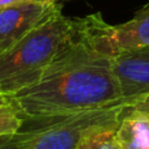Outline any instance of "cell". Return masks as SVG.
I'll list each match as a JSON object with an SVG mask.
<instances>
[{
  "label": "cell",
  "instance_id": "1",
  "mask_svg": "<svg viewBox=\"0 0 149 149\" xmlns=\"http://www.w3.org/2000/svg\"><path fill=\"white\" fill-rule=\"evenodd\" d=\"M9 97L22 118L67 116L123 103L111 56L93 49L88 31L52 63L39 81Z\"/></svg>",
  "mask_w": 149,
  "mask_h": 149
},
{
  "label": "cell",
  "instance_id": "2",
  "mask_svg": "<svg viewBox=\"0 0 149 149\" xmlns=\"http://www.w3.org/2000/svg\"><path fill=\"white\" fill-rule=\"evenodd\" d=\"M88 26V16L59 13L0 54V95H12L39 81L58 58L86 36Z\"/></svg>",
  "mask_w": 149,
  "mask_h": 149
},
{
  "label": "cell",
  "instance_id": "3",
  "mask_svg": "<svg viewBox=\"0 0 149 149\" xmlns=\"http://www.w3.org/2000/svg\"><path fill=\"white\" fill-rule=\"evenodd\" d=\"M126 109L127 105L119 103L67 116L47 118L31 149H77L93 132L118 126Z\"/></svg>",
  "mask_w": 149,
  "mask_h": 149
},
{
  "label": "cell",
  "instance_id": "4",
  "mask_svg": "<svg viewBox=\"0 0 149 149\" xmlns=\"http://www.w3.org/2000/svg\"><path fill=\"white\" fill-rule=\"evenodd\" d=\"M88 41L93 49L107 56L124 50L149 46V1L130 21L109 25L101 13L89 15Z\"/></svg>",
  "mask_w": 149,
  "mask_h": 149
},
{
  "label": "cell",
  "instance_id": "5",
  "mask_svg": "<svg viewBox=\"0 0 149 149\" xmlns=\"http://www.w3.org/2000/svg\"><path fill=\"white\" fill-rule=\"evenodd\" d=\"M111 65L127 107L149 94V46L118 52L111 56Z\"/></svg>",
  "mask_w": 149,
  "mask_h": 149
},
{
  "label": "cell",
  "instance_id": "6",
  "mask_svg": "<svg viewBox=\"0 0 149 149\" xmlns=\"http://www.w3.org/2000/svg\"><path fill=\"white\" fill-rule=\"evenodd\" d=\"M59 13H62V4H21L1 8L0 54Z\"/></svg>",
  "mask_w": 149,
  "mask_h": 149
},
{
  "label": "cell",
  "instance_id": "7",
  "mask_svg": "<svg viewBox=\"0 0 149 149\" xmlns=\"http://www.w3.org/2000/svg\"><path fill=\"white\" fill-rule=\"evenodd\" d=\"M116 137L123 149H148L149 118L126 109L116 128Z\"/></svg>",
  "mask_w": 149,
  "mask_h": 149
},
{
  "label": "cell",
  "instance_id": "8",
  "mask_svg": "<svg viewBox=\"0 0 149 149\" xmlns=\"http://www.w3.org/2000/svg\"><path fill=\"white\" fill-rule=\"evenodd\" d=\"M47 118H24L17 132L0 136V149H31Z\"/></svg>",
  "mask_w": 149,
  "mask_h": 149
},
{
  "label": "cell",
  "instance_id": "9",
  "mask_svg": "<svg viewBox=\"0 0 149 149\" xmlns=\"http://www.w3.org/2000/svg\"><path fill=\"white\" fill-rule=\"evenodd\" d=\"M24 118L9 95H0V136L15 134L22 126Z\"/></svg>",
  "mask_w": 149,
  "mask_h": 149
},
{
  "label": "cell",
  "instance_id": "10",
  "mask_svg": "<svg viewBox=\"0 0 149 149\" xmlns=\"http://www.w3.org/2000/svg\"><path fill=\"white\" fill-rule=\"evenodd\" d=\"M118 126L93 132L82 140L77 149H123L116 137Z\"/></svg>",
  "mask_w": 149,
  "mask_h": 149
},
{
  "label": "cell",
  "instance_id": "11",
  "mask_svg": "<svg viewBox=\"0 0 149 149\" xmlns=\"http://www.w3.org/2000/svg\"><path fill=\"white\" fill-rule=\"evenodd\" d=\"M62 1L67 0H0V9L21 4H60Z\"/></svg>",
  "mask_w": 149,
  "mask_h": 149
},
{
  "label": "cell",
  "instance_id": "12",
  "mask_svg": "<svg viewBox=\"0 0 149 149\" xmlns=\"http://www.w3.org/2000/svg\"><path fill=\"white\" fill-rule=\"evenodd\" d=\"M127 110L136 114H141V115L149 118V94L145 98H143L141 101H139V102L134 103L132 106L127 107Z\"/></svg>",
  "mask_w": 149,
  "mask_h": 149
},
{
  "label": "cell",
  "instance_id": "13",
  "mask_svg": "<svg viewBox=\"0 0 149 149\" xmlns=\"http://www.w3.org/2000/svg\"><path fill=\"white\" fill-rule=\"evenodd\" d=\"M148 149H149V148H148Z\"/></svg>",
  "mask_w": 149,
  "mask_h": 149
}]
</instances>
